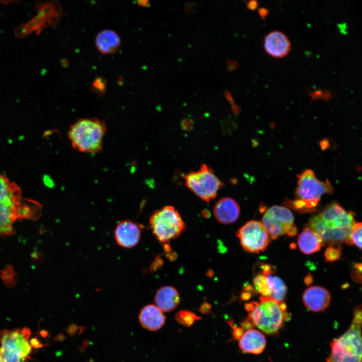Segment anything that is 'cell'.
<instances>
[{
	"instance_id": "ba28073f",
	"label": "cell",
	"mask_w": 362,
	"mask_h": 362,
	"mask_svg": "<svg viewBox=\"0 0 362 362\" xmlns=\"http://www.w3.org/2000/svg\"><path fill=\"white\" fill-rule=\"evenodd\" d=\"M262 223L272 239L285 234L293 236L297 233L293 213L285 207L273 206L268 208L263 215Z\"/></svg>"
},
{
	"instance_id": "7402d4cb",
	"label": "cell",
	"mask_w": 362,
	"mask_h": 362,
	"mask_svg": "<svg viewBox=\"0 0 362 362\" xmlns=\"http://www.w3.org/2000/svg\"><path fill=\"white\" fill-rule=\"evenodd\" d=\"M267 282L271 291L270 298L279 302H284L287 288L284 282L280 278L272 276L270 274L266 275Z\"/></svg>"
},
{
	"instance_id": "d4e9b609",
	"label": "cell",
	"mask_w": 362,
	"mask_h": 362,
	"mask_svg": "<svg viewBox=\"0 0 362 362\" xmlns=\"http://www.w3.org/2000/svg\"><path fill=\"white\" fill-rule=\"evenodd\" d=\"M175 318L177 321L181 324L190 326L193 324L196 321L200 319V317L191 311L182 310L176 313Z\"/></svg>"
},
{
	"instance_id": "603a6c76",
	"label": "cell",
	"mask_w": 362,
	"mask_h": 362,
	"mask_svg": "<svg viewBox=\"0 0 362 362\" xmlns=\"http://www.w3.org/2000/svg\"><path fill=\"white\" fill-rule=\"evenodd\" d=\"M319 202V201L316 200L301 199L291 200L286 198L283 204L298 212L304 213L314 211Z\"/></svg>"
},
{
	"instance_id": "484cf974",
	"label": "cell",
	"mask_w": 362,
	"mask_h": 362,
	"mask_svg": "<svg viewBox=\"0 0 362 362\" xmlns=\"http://www.w3.org/2000/svg\"><path fill=\"white\" fill-rule=\"evenodd\" d=\"M350 240L352 245L362 249V222L355 223L352 226Z\"/></svg>"
},
{
	"instance_id": "2e32d148",
	"label": "cell",
	"mask_w": 362,
	"mask_h": 362,
	"mask_svg": "<svg viewBox=\"0 0 362 362\" xmlns=\"http://www.w3.org/2000/svg\"><path fill=\"white\" fill-rule=\"evenodd\" d=\"M305 307L310 311L319 312L325 310L329 305L331 296L324 288L315 286L307 289L302 297Z\"/></svg>"
},
{
	"instance_id": "4fadbf2b",
	"label": "cell",
	"mask_w": 362,
	"mask_h": 362,
	"mask_svg": "<svg viewBox=\"0 0 362 362\" xmlns=\"http://www.w3.org/2000/svg\"><path fill=\"white\" fill-rule=\"evenodd\" d=\"M307 227L315 231L321 238L324 243H326L331 246L340 245L344 242L351 245L350 233L351 230H336L327 226L318 215L311 217Z\"/></svg>"
},
{
	"instance_id": "f546056e",
	"label": "cell",
	"mask_w": 362,
	"mask_h": 362,
	"mask_svg": "<svg viewBox=\"0 0 362 362\" xmlns=\"http://www.w3.org/2000/svg\"><path fill=\"white\" fill-rule=\"evenodd\" d=\"M311 96L313 99H319L322 98L326 100H328L332 98V94L328 90L322 91L321 90H317L311 94Z\"/></svg>"
},
{
	"instance_id": "ffe728a7",
	"label": "cell",
	"mask_w": 362,
	"mask_h": 362,
	"mask_svg": "<svg viewBox=\"0 0 362 362\" xmlns=\"http://www.w3.org/2000/svg\"><path fill=\"white\" fill-rule=\"evenodd\" d=\"M97 48L102 54H110L117 52L121 44L119 35L111 30H104L96 36Z\"/></svg>"
},
{
	"instance_id": "5b68a950",
	"label": "cell",
	"mask_w": 362,
	"mask_h": 362,
	"mask_svg": "<svg viewBox=\"0 0 362 362\" xmlns=\"http://www.w3.org/2000/svg\"><path fill=\"white\" fill-rule=\"evenodd\" d=\"M26 327L0 331V351L4 362H24L29 357L32 345Z\"/></svg>"
},
{
	"instance_id": "cb8c5ba5",
	"label": "cell",
	"mask_w": 362,
	"mask_h": 362,
	"mask_svg": "<svg viewBox=\"0 0 362 362\" xmlns=\"http://www.w3.org/2000/svg\"><path fill=\"white\" fill-rule=\"evenodd\" d=\"M253 284L256 292L261 294L263 297H270L271 291L267 282L266 275L261 273H257L253 279Z\"/></svg>"
},
{
	"instance_id": "7c38bea8",
	"label": "cell",
	"mask_w": 362,
	"mask_h": 362,
	"mask_svg": "<svg viewBox=\"0 0 362 362\" xmlns=\"http://www.w3.org/2000/svg\"><path fill=\"white\" fill-rule=\"evenodd\" d=\"M326 225L336 230H351L354 223V213L347 212L340 205L332 202L318 214Z\"/></svg>"
},
{
	"instance_id": "9c48e42d",
	"label": "cell",
	"mask_w": 362,
	"mask_h": 362,
	"mask_svg": "<svg viewBox=\"0 0 362 362\" xmlns=\"http://www.w3.org/2000/svg\"><path fill=\"white\" fill-rule=\"evenodd\" d=\"M297 177V186L294 192L296 199L320 201L322 196L333 192L329 181L318 179L312 169H305Z\"/></svg>"
},
{
	"instance_id": "44dd1931",
	"label": "cell",
	"mask_w": 362,
	"mask_h": 362,
	"mask_svg": "<svg viewBox=\"0 0 362 362\" xmlns=\"http://www.w3.org/2000/svg\"><path fill=\"white\" fill-rule=\"evenodd\" d=\"M297 243L300 251L306 254L318 251L324 244L318 234L308 227L300 234Z\"/></svg>"
},
{
	"instance_id": "4dcf8cb0",
	"label": "cell",
	"mask_w": 362,
	"mask_h": 362,
	"mask_svg": "<svg viewBox=\"0 0 362 362\" xmlns=\"http://www.w3.org/2000/svg\"><path fill=\"white\" fill-rule=\"evenodd\" d=\"M246 7L250 10H255L258 6V2L256 0H251L248 2H245Z\"/></svg>"
},
{
	"instance_id": "8992f818",
	"label": "cell",
	"mask_w": 362,
	"mask_h": 362,
	"mask_svg": "<svg viewBox=\"0 0 362 362\" xmlns=\"http://www.w3.org/2000/svg\"><path fill=\"white\" fill-rule=\"evenodd\" d=\"M149 224L157 240L164 244L178 237L186 229L179 213L171 206L154 212L150 218Z\"/></svg>"
},
{
	"instance_id": "d6a6232c",
	"label": "cell",
	"mask_w": 362,
	"mask_h": 362,
	"mask_svg": "<svg viewBox=\"0 0 362 362\" xmlns=\"http://www.w3.org/2000/svg\"><path fill=\"white\" fill-rule=\"evenodd\" d=\"M138 3L139 5L144 6H144L146 7V6H147V5H148L149 2L148 1H139V2H138Z\"/></svg>"
},
{
	"instance_id": "5bb4252c",
	"label": "cell",
	"mask_w": 362,
	"mask_h": 362,
	"mask_svg": "<svg viewBox=\"0 0 362 362\" xmlns=\"http://www.w3.org/2000/svg\"><path fill=\"white\" fill-rule=\"evenodd\" d=\"M141 229L136 223L129 220L120 221L117 225L114 235L118 245L127 248L136 246L140 241Z\"/></svg>"
},
{
	"instance_id": "e0dca14e",
	"label": "cell",
	"mask_w": 362,
	"mask_h": 362,
	"mask_svg": "<svg viewBox=\"0 0 362 362\" xmlns=\"http://www.w3.org/2000/svg\"><path fill=\"white\" fill-rule=\"evenodd\" d=\"M240 207L234 199L224 197L215 204L213 213L217 220L224 224H231L236 221L240 214Z\"/></svg>"
},
{
	"instance_id": "f1b7e54d",
	"label": "cell",
	"mask_w": 362,
	"mask_h": 362,
	"mask_svg": "<svg viewBox=\"0 0 362 362\" xmlns=\"http://www.w3.org/2000/svg\"><path fill=\"white\" fill-rule=\"evenodd\" d=\"M14 34L16 38H24L28 36L30 33L27 29L25 24H23L15 28Z\"/></svg>"
},
{
	"instance_id": "83f0119b",
	"label": "cell",
	"mask_w": 362,
	"mask_h": 362,
	"mask_svg": "<svg viewBox=\"0 0 362 362\" xmlns=\"http://www.w3.org/2000/svg\"><path fill=\"white\" fill-rule=\"evenodd\" d=\"M106 83L102 78H96L93 83L92 88L97 93L103 94L105 92Z\"/></svg>"
},
{
	"instance_id": "836d02e7",
	"label": "cell",
	"mask_w": 362,
	"mask_h": 362,
	"mask_svg": "<svg viewBox=\"0 0 362 362\" xmlns=\"http://www.w3.org/2000/svg\"><path fill=\"white\" fill-rule=\"evenodd\" d=\"M15 1H1V3L4 5H9L10 3H12Z\"/></svg>"
},
{
	"instance_id": "e575fe53",
	"label": "cell",
	"mask_w": 362,
	"mask_h": 362,
	"mask_svg": "<svg viewBox=\"0 0 362 362\" xmlns=\"http://www.w3.org/2000/svg\"><path fill=\"white\" fill-rule=\"evenodd\" d=\"M0 362H4L2 357V355H1V351H0Z\"/></svg>"
},
{
	"instance_id": "8fae6325",
	"label": "cell",
	"mask_w": 362,
	"mask_h": 362,
	"mask_svg": "<svg viewBox=\"0 0 362 362\" xmlns=\"http://www.w3.org/2000/svg\"><path fill=\"white\" fill-rule=\"evenodd\" d=\"M233 336L238 340V345L244 353L258 354L265 349L266 340L260 331L253 327L242 328L231 325Z\"/></svg>"
},
{
	"instance_id": "1f68e13d",
	"label": "cell",
	"mask_w": 362,
	"mask_h": 362,
	"mask_svg": "<svg viewBox=\"0 0 362 362\" xmlns=\"http://www.w3.org/2000/svg\"><path fill=\"white\" fill-rule=\"evenodd\" d=\"M258 13L261 18L264 21L265 17L268 14V10L264 7L260 8L258 10Z\"/></svg>"
},
{
	"instance_id": "9a60e30c",
	"label": "cell",
	"mask_w": 362,
	"mask_h": 362,
	"mask_svg": "<svg viewBox=\"0 0 362 362\" xmlns=\"http://www.w3.org/2000/svg\"><path fill=\"white\" fill-rule=\"evenodd\" d=\"M263 45L268 54L275 58H282L290 51L291 44L283 32L274 30L265 36Z\"/></svg>"
},
{
	"instance_id": "3957f363",
	"label": "cell",
	"mask_w": 362,
	"mask_h": 362,
	"mask_svg": "<svg viewBox=\"0 0 362 362\" xmlns=\"http://www.w3.org/2000/svg\"><path fill=\"white\" fill-rule=\"evenodd\" d=\"M326 362H362V305L353 310L351 323L342 334L330 343Z\"/></svg>"
},
{
	"instance_id": "52a82bcc",
	"label": "cell",
	"mask_w": 362,
	"mask_h": 362,
	"mask_svg": "<svg viewBox=\"0 0 362 362\" xmlns=\"http://www.w3.org/2000/svg\"><path fill=\"white\" fill-rule=\"evenodd\" d=\"M184 177L187 187L206 202L214 199L224 185L213 170L205 164H202L198 170L190 172Z\"/></svg>"
},
{
	"instance_id": "277c9868",
	"label": "cell",
	"mask_w": 362,
	"mask_h": 362,
	"mask_svg": "<svg viewBox=\"0 0 362 362\" xmlns=\"http://www.w3.org/2000/svg\"><path fill=\"white\" fill-rule=\"evenodd\" d=\"M106 131L104 121L96 118H81L70 127L68 136L72 147L86 153L101 151Z\"/></svg>"
},
{
	"instance_id": "30bf717a",
	"label": "cell",
	"mask_w": 362,
	"mask_h": 362,
	"mask_svg": "<svg viewBox=\"0 0 362 362\" xmlns=\"http://www.w3.org/2000/svg\"><path fill=\"white\" fill-rule=\"evenodd\" d=\"M237 236L244 250L251 253L264 251L270 242V236L262 222L249 221L237 231Z\"/></svg>"
},
{
	"instance_id": "ac0fdd59",
	"label": "cell",
	"mask_w": 362,
	"mask_h": 362,
	"mask_svg": "<svg viewBox=\"0 0 362 362\" xmlns=\"http://www.w3.org/2000/svg\"><path fill=\"white\" fill-rule=\"evenodd\" d=\"M163 312L156 305L150 304L144 306L139 315L141 325L150 331L160 329L165 323V317Z\"/></svg>"
},
{
	"instance_id": "7a4b0ae2",
	"label": "cell",
	"mask_w": 362,
	"mask_h": 362,
	"mask_svg": "<svg viewBox=\"0 0 362 362\" xmlns=\"http://www.w3.org/2000/svg\"><path fill=\"white\" fill-rule=\"evenodd\" d=\"M259 302L246 303L248 312L245 322L267 334H277L290 318L285 302L279 303L270 298L260 297Z\"/></svg>"
},
{
	"instance_id": "d6986e66",
	"label": "cell",
	"mask_w": 362,
	"mask_h": 362,
	"mask_svg": "<svg viewBox=\"0 0 362 362\" xmlns=\"http://www.w3.org/2000/svg\"><path fill=\"white\" fill-rule=\"evenodd\" d=\"M154 302L162 312H168L174 310L180 302V296L176 289L172 286H163L155 293Z\"/></svg>"
},
{
	"instance_id": "6da1fadb",
	"label": "cell",
	"mask_w": 362,
	"mask_h": 362,
	"mask_svg": "<svg viewBox=\"0 0 362 362\" xmlns=\"http://www.w3.org/2000/svg\"><path fill=\"white\" fill-rule=\"evenodd\" d=\"M34 211L33 201L22 199L20 188L0 173V235L13 232L18 218H31Z\"/></svg>"
},
{
	"instance_id": "4316f807",
	"label": "cell",
	"mask_w": 362,
	"mask_h": 362,
	"mask_svg": "<svg viewBox=\"0 0 362 362\" xmlns=\"http://www.w3.org/2000/svg\"><path fill=\"white\" fill-rule=\"evenodd\" d=\"M341 255L340 245L336 247L329 246L326 250L324 256L327 261H334L338 260Z\"/></svg>"
}]
</instances>
